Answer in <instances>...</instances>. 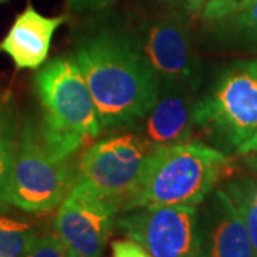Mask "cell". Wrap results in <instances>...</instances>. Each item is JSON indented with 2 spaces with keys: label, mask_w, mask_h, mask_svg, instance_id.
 I'll list each match as a JSON object with an SVG mask.
<instances>
[{
  "label": "cell",
  "mask_w": 257,
  "mask_h": 257,
  "mask_svg": "<svg viewBox=\"0 0 257 257\" xmlns=\"http://www.w3.org/2000/svg\"><path fill=\"white\" fill-rule=\"evenodd\" d=\"M72 56L92 93L101 130L132 128L155 106L160 82L135 30L119 26L86 30L74 39Z\"/></svg>",
  "instance_id": "obj_1"
},
{
  "label": "cell",
  "mask_w": 257,
  "mask_h": 257,
  "mask_svg": "<svg viewBox=\"0 0 257 257\" xmlns=\"http://www.w3.org/2000/svg\"><path fill=\"white\" fill-rule=\"evenodd\" d=\"M42 116L37 120L47 149L59 159H72L101 126L92 93L72 55L57 56L33 76Z\"/></svg>",
  "instance_id": "obj_2"
},
{
  "label": "cell",
  "mask_w": 257,
  "mask_h": 257,
  "mask_svg": "<svg viewBox=\"0 0 257 257\" xmlns=\"http://www.w3.org/2000/svg\"><path fill=\"white\" fill-rule=\"evenodd\" d=\"M230 166L229 156L203 143H183L149 153L123 211L150 206H199Z\"/></svg>",
  "instance_id": "obj_3"
},
{
  "label": "cell",
  "mask_w": 257,
  "mask_h": 257,
  "mask_svg": "<svg viewBox=\"0 0 257 257\" xmlns=\"http://www.w3.org/2000/svg\"><path fill=\"white\" fill-rule=\"evenodd\" d=\"M194 123L214 145L239 155L257 136V57L226 66L196 100Z\"/></svg>",
  "instance_id": "obj_4"
},
{
  "label": "cell",
  "mask_w": 257,
  "mask_h": 257,
  "mask_svg": "<svg viewBox=\"0 0 257 257\" xmlns=\"http://www.w3.org/2000/svg\"><path fill=\"white\" fill-rule=\"evenodd\" d=\"M76 182L70 159L56 157L45 145L35 117H25L20 127L6 206L28 213H46L60 206Z\"/></svg>",
  "instance_id": "obj_5"
},
{
  "label": "cell",
  "mask_w": 257,
  "mask_h": 257,
  "mask_svg": "<svg viewBox=\"0 0 257 257\" xmlns=\"http://www.w3.org/2000/svg\"><path fill=\"white\" fill-rule=\"evenodd\" d=\"M139 43L160 87L196 93L203 77L200 57L193 43L190 22L184 13H167L142 23Z\"/></svg>",
  "instance_id": "obj_6"
},
{
  "label": "cell",
  "mask_w": 257,
  "mask_h": 257,
  "mask_svg": "<svg viewBox=\"0 0 257 257\" xmlns=\"http://www.w3.org/2000/svg\"><path fill=\"white\" fill-rule=\"evenodd\" d=\"M150 152L135 132L100 140L80 159L76 182L101 197L117 202L123 211L124 203L142 177Z\"/></svg>",
  "instance_id": "obj_7"
},
{
  "label": "cell",
  "mask_w": 257,
  "mask_h": 257,
  "mask_svg": "<svg viewBox=\"0 0 257 257\" xmlns=\"http://www.w3.org/2000/svg\"><path fill=\"white\" fill-rule=\"evenodd\" d=\"M116 221L152 257H197V206L140 207Z\"/></svg>",
  "instance_id": "obj_8"
},
{
  "label": "cell",
  "mask_w": 257,
  "mask_h": 257,
  "mask_svg": "<svg viewBox=\"0 0 257 257\" xmlns=\"http://www.w3.org/2000/svg\"><path fill=\"white\" fill-rule=\"evenodd\" d=\"M119 213V203L74 182L57 209L56 234L67 250L82 256L101 257Z\"/></svg>",
  "instance_id": "obj_9"
},
{
  "label": "cell",
  "mask_w": 257,
  "mask_h": 257,
  "mask_svg": "<svg viewBox=\"0 0 257 257\" xmlns=\"http://www.w3.org/2000/svg\"><path fill=\"white\" fill-rule=\"evenodd\" d=\"M197 257H254L246 224L223 187L197 206Z\"/></svg>",
  "instance_id": "obj_10"
},
{
  "label": "cell",
  "mask_w": 257,
  "mask_h": 257,
  "mask_svg": "<svg viewBox=\"0 0 257 257\" xmlns=\"http://www.w3.org/2000/svg\"><path fill=\"white\" fill-rule=\"evenodd\" d=\"M194 104V93L162 86L155 106L132 130L150 150L190 143L196 127Z\"/></svg>",
  "instance_id": "obj_11"
},
{
  "label": "cell",
  "mask_w": 257,
  "mask_h": 257,
  "mask_svg": "<svg viewBox=\"0 0 257 257\" xmlns=\"http://www.w3.org/2000/svg\"><path fill=\"white\" fill-rule=\"evenodd\" d=\"M66 16L47 18L28 5L0 42V53L8 55L18 69H39L46 63L52 39Z\"/></svg>",
  "instance_id": "obj_12"
},
{
  "label": "cell",
  "mask_w": 257,
  "mask_h": 257,
  "mask_svg": "<svg viewBox=\"0 0 257 257\" xmlns=\"http://www.w3.org/2000/svg\"><path fill=\"white\" fill-rule=\"evenodd\" d=\"M22 123L8 94H0V207H6V192L18 155Z\"/></svg>",
  "instance_id": "obj_13"
},
{
  "label": "cell",
  "mask_w": 257,
  "mask_h": 257,
  "mask_svg": "<svg viewBox=\"0 0 257 257\" xmlns=\"http://www.w3.org/2000/svg\"><path fill=\"white\" fill-rule=\"evenodd\" d=\"M246 224L251 247L257 257V179L237 177L223 187Z\"/></svg>",
  "instance_id": "obj_14"
},
{
  "label": "cell",
  "mask_w": 257,
  "mask_h": 257,
  "mask_svg": "<svg viewBox=\"0 0 257 257\" xmlns=\"http://www.w3.org/2000/svg\"><path fill=\"white\" fill-rule=\"evenodd\" d=\"M37 234L29 223L0 216V257H25Z\"/></svg>",
  "instance_id": "obj_15"
},
{
  "label": "cell",
  "mask_w": 257,
  "mask_h": 257,
  "mask_svg": "<svg viewBox=\"0 0 257 257\" xmlns=\"http://www.w3.org/2000/svg\"><path fill=\"white\" fill-rule=\"evenodd\" d=\"M217 23L230 26L236 36L257 49V0H253L244 9Z\"/></svg>",
  "instance_id": "obj_16"
},
{
  "label": "cell",
  "mask_w": 257,
  "mask_h": 257,
  "mask_svg": "<svg viewBox=\"0 0 257 257\" xmlns=\"http://www.w3.org/2000/svg\"><path fill=\"white\" fill-rule=\"evenodd\" d=\"M25 257H66V247L57 234H37Z\"/></svg>",
  "instance_id": "obj_17"
},
{
  "label": "cell",
  "mask_w": 257,
  "mask_h": 257,
  "mask_svg": "<svg viewBox=\"0 0 257 257\" xmlns=\"http://www.w3.org/2000/svg\"><path fill=\"white\" fill-rule=\"evenodd\" d=\"M113 257H152L143 246L132 239L116 240L111 246Z\"/></svg>",
  "instance_id": "obj_18"
},
{
  "label": "cell",
  "mask_w": 257,
  "mask_h": 257,
  "mask_svg": "<svg viewBox=\"0 0 257 257\" xmlns=\"http://www.w3.org/2000/svg\"><path fill=\"white\" fill-rule=\"evenodd\" d=\"M114 2L116 0H67V5L73 13L84 15V13H94L106 9Z\"/></svg>",
  "instance_id": "obj_19"
},
{
  "label": "cell",
  "mask_w": 257,
  "mask_h": 257,
  "mask_svg": "<svg viewBox=\"0 0 257 257\" xmlns=\"http://www.w3.org/2000/svg\"><path fill=\"white\" fill-rule=\"evenodd\" d=\"M239 155L244 157L246 163L257 172V136L240 150Z\"/></svg>",
  "instance_id": "obj_20"
},
{
  "label": "cell",
  "mask_w": 257,
  "mask_h": 257,
  "mask_svg": "<svg viewBox=\"0 0 257 257\" xmlns=\"http://www.w3.org/2000/svg\"><path fill=\"white\" fill-rule=\"evenodd\" d=\"M172 3H179V5H183L184 8L190 12H196V10H200L203 6V0H169Z\"/></svg>",
  "instance_id": "obj_21"
},
{
  "label": "cell",
  "mask_w": 257,
  "mask_h": 257,
  "mask_svg": "<svg viewBox=\"0 0 257 257\" xmlns=\"http://www.w3.org/2000/svg\"><path fill=\"white\" fill-rule=\"evenodd\" d=\"M66 257H87V256H82V254H79V253H74L72 250H67L66 248Z\"/></svg>",
  "instance_id": "obj_22"
},
{
  "label": "cell",
  "mask_w": 257,
  "mask_h": 257,
  "mask_svg": "<svg viewBox=\"0 0 257 257\" xmlns=\"http://www.w3.org/2000/svg\"><path fill=\"white\" fill-rule=\"evenodd\" d=\"M241 2H243V5H244V8H246V6H247L248 3H251L253 0H241Z\"/></svg>",
  "instance_id": "obj_23"
},
{
  "label": "cell",
  "mask_w": 257,
  "mask_h": 257,
  "mask_svg": "<svg viewBox=\"0 0 257 257\" xmlns=\"http://www.w3.org/2000/svg\"><path fill=\"white\" fill-rule=\"evenodd\" d=\"M6 2H8V0H0V5H2V3H6Z\"/></svg>",
  "instance_id": "obj_24"
}]
</instances>
